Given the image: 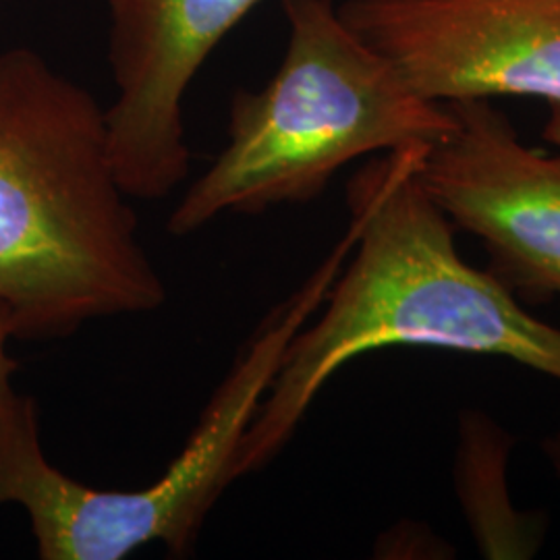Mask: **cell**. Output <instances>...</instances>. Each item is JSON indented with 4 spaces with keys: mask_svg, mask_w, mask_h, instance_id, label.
Listing matches in <instances>:
<instances>
[{
    "mask_svg": "<svg viewBox=\"0 0 560 560\" xmlns=\"http://www.w3.org/2000/svg\"><path fill=\"white\" fill-rule=\"evenodd\" d=\"M430 145L382 152L351 177L358 240L322 305L282 358L241 442L237 480L264 469L293 439L322 388L349 361L384 347L499 355L560 381V328L532 316L490 270L463 260L455 226L420 168Z\"/></svg>",
    "mask_w": 560,
    "mask_h": 560,
    "instance_id": "1",
    "label": "cell"
},
{
    "mask_svg": "<svg viewBox=\"0 0 560 560\" xmlns=\"http://www.w3.org/2000/svg\"><path fill=\"white\" fill-rule=\"evenodd\" d=\"M129 200L94 94L30 48L0 52V301L15 339L166 301Z\"/></svg>",
    "mask_w": 560,
    "mask_h": 560,
    "instance_id": "2",
    "label": "cell"
},
{
    "mask_svg": "<svg viewBox=\"0 0 560 560\" xmlns=\"http://www.w3.org/2000/svg\"><path fill=\"white\" fill-rule=\"evenodd\" d=\"M289 40L260 92H237L229 143L168 219L185 237L224 212L260 214L318 198L349 162L434 145L455 117L425 101L399 69L340 18L332 0H280Z\"/></svg>",
    "mask_w": 560,
    "mask_h": 560,
    "instance_id": "3",
    "label": "cell"
},
{
    "mask_svg": "<svg viewBox=\"0 0 560 560\" xmlns=\"http://www.w3.org/2000/svg\"><path fill=\"white\" fill-rule=\"evenodd\" d=\"M326 282L310 277L247 340L208 400L177 459L140 490H101L46 459L32 397L0 411V506L20 504L42 560H120L161 541L187 557L208 513L237 480L241 442L279 372L287 347L320 310Z\"/></svg>",
    "mask_w": 560,
    "mask_h": 560,
    "instance_id": "4",
    "label": "cell"
},
{
    "mask_svg": "<svg viewBox=\"0 0 560 560\" xmlns=\"http://www.w3.org/2000/svg\"><path fill=\"white\" fill-rule=\"evenodd\" d=\"M339 13L425 101L560 106V0H347Z\"/></svg>",
    "mask_w": 560,
    "mask_h": 560,
    "instance_id": "5",
    "label": "cell"
},
{
    "mask_svg": "<svg viewBox=\"0 0 560 560\" xmlns=\"http://www.w3.org/2000/svg\"><path fill=\"white\" fill-rule=\"evenodd\" d=\"M446 106L455 127L425 150V191L455 229L483 243L490 272L509 291L560 298V152L523 145L490 101Z\"/></svg>",
    "mask_w": 560,
    "mask_h": 560,
    "instance_id": "6",
    "label": "cell"
},
{
    "mask_svg": "<svg viewBox=\"0 0 560 560\" xmlns=\"http://www.w3.org/2000/svg\"><path fill=\"white\" fill-rule=\"evenodd\" d=\"M261 0H108L117 101L108 145L131 200H161L189 175L183 98L222 38Z\"/></svg>",
    "mask_w": 560,
    "mask_h": 560,
    "instance_id": "7",
    "label": "cell"
},
{
    "mask_svg": "<svg viewBox=\"0 0 560 560\" xmlns=\"http://www.w3.org/2000/svg\"><path fill=\"white\" fill-rule=\"evenodd\" d=\"M515 436L481 409L457 420L453 483L478 552L488 560H529L548 534L544 511H521L509 488Z\"/></svg>",
    "mask_w": 560,
    "mask_h": 560,
    "instance_id": "8",
    "label": "cell"
},
{
    "mask_svg": "<svg viewBox=\"0 0 560 560\" xmlns=\"http://www.w3.org/2000/svg\"><path fill=\"white\" fill-rule=\"evenodd\" d=\"M15 337L13 316L9 307L0 301V411L18 395L13 388V374L18 372V361L7 351L9 339Z\"/></svg>",
    "mask_w": 560,
    "mask_h": 560,
    "instance_id": "9",
    "label": "cell"
},
{
    "mask_svg": "<svg viewBox=\"0 0 560 560\" xmlns=\"http://www.w3.org/2000/svg\"><path fill=\"white\" fill-rule=\"evenodd\" d=\"M541 136L560 152V106H550V115L544 125Z\"/></svg>",
    "mask_w": 560,
    "mask_h": 560,
    "instance_id": "10",
    "label": "cell"
},
{
    "mask_svg": "<svg viewBox=\"0 0 560 560\" xmlns=\"http://www.w3.org/2000/svg\"><path fill=\"white\" fill-rule=\"evenodd\" d=\"M541 448H544V455L550 460L555 474L559 476L560 480V430H557L555 434H550L546 441L541 442Z\"/></svg>",
    "mask_w": 560,
    "mask_h": 560,
    "instance_id": "11",
    "label": "cell"
}]
</instances>
